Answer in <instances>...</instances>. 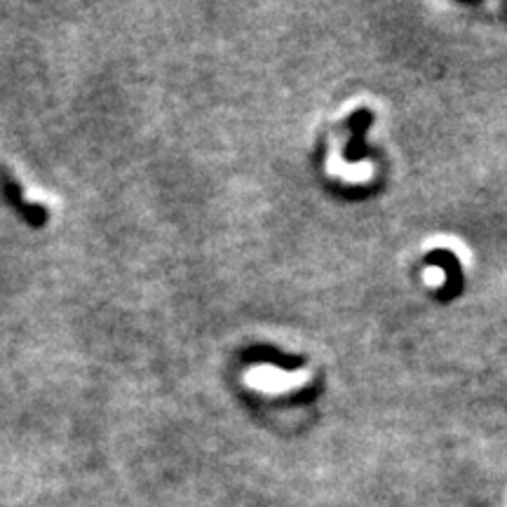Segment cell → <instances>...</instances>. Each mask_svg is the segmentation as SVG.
Listing matches in <instances>:
<instances>
[{
    "label": "cell",
    "mask_w": 507,
    "mask_h": 507,
    "mask_svg": "<svg viewBox=\"0 0 507 507\" xmlns=\"http://www.w3.org/2000/svg\"><path fill=\"white\" fill-rule=\"evenodd\" d=\"M426 266H439V268L446 270V289H442V292H437V296L442 298V301H449V298L458 296L463 289V270H461V263H458V258H455L454 251L449 249H432L426 254Z\"/></svg>",
    "instance_id": "1"
},
{
    "label": "cell",
    "mask_w": 507,
    "mask_h": 507,
    "mask_svg": "<svg viewBox=\"0 0 507 507\" xmlns=\"http://www.w3.org/2000/svg\"><path fill=\"white\" fill-rule=\"evenodd\" d=\"M371 120L373 116L371 111H367V108H360V111H355L348 117V125L350 129H352V139H350L348 148H345L343 153V158L348 160V163H360V160L367 158L364 135H367V127L371 125Z\"/></svg>",
    "instance_id": "2"
},
{
    "label": "cell",
    "mask_w": 507,
    "mask_h": 507,
    "mask_svg": "<svg viewBox=\"0 0 507 507\" xmlns=\"http://www.w3.org/2000/svg\"><path fill=\"white\" fill-rule=\"evenodd\" d=\"M247 357L249 360H261V361H270V364H277V367H285V369H296L304 364V360L301 357H286V355H280L277 350L273 348H254L247 352Z\"/></svg>",
    "instance_id": "3"
}]
</instances>
